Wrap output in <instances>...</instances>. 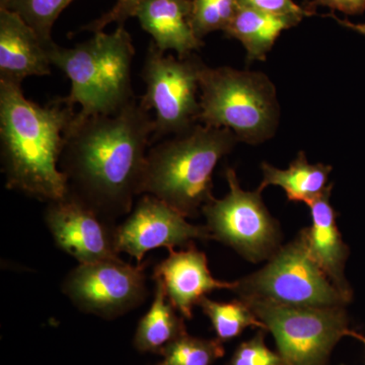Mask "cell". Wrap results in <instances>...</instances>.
<instances>
[{"label":"cell","mask_w":365,"mask_h":365,"mask_svg":"<svg viewBox=\"0 0 365 365\" xmlns=\"http://www.w3.org/2000/svg\"><path fill=\"white\" fill-rule=\"evenodd\" d=\"M186 216L151 195H143L128 217L116 227L119 253H126L141 264L151 250L182 248L195 240H211L208 228L187 222Z\"/></svg>","instance_id":"obj_11"},{"label":"cell","mask_w":365,"mask_h":365,"mask_svg":"<svg viewBox=\"0 0 365 365\" xmlns=\"http://www.w3.org/2000/svg\"><path fill=\"white\" fill-rule=\"evenodd\" d=\"M155 119L136 100L114 115L79 117L66 133L60 170L69 195L105 220L130 213L141 195Z\"/></svg>","instance_id":"obj_1"},{"label":"cell","mask_w":365,"mask_h":365,"mask_svg":"<svg viewBox=\"0 0 365 365\" xmlns=\"http://www.w3.org/2000/svg\"><path fill=\"white\" fill-rule=\"evenodd\" d=\"M237 143L232 131L200 123L162 139L148 150L141 195L155 197L186 217L196 216L215 199L213 170Z\"/></svg>","instance_id":"obj_3"},{"label":"cell","mask_w":365,"mask_h":365,"mask_svg":"<svg viewBox=\"0 0 365 365\" xmlns=\"http://www.w3.org/2000/svg\"><path fill=\"white\" fill-rule=\"evenodd\" d=\"M332 187L317 200L309 204L311 227L304 228L307 249L322 270L332 281L346 299H352V290L346 280L344 270L347 261V245L343 242L342 235L338 228L337 213L330 202Z\"/></svg>","instance_id":"obj_15"},{"label":"cell","mask_w":365,"mask_h":365,"mask_svg":"<svg viewBox=\"0 0 365 365\" xmlns=\"http://www.w3.org/2000/svg\"><path fill=\"white\" fill-rule=\"evenodd\" d=\"M302 19L294 16H276L240 6L225 33L227 37L242 43L249 61H264L281 33L299 25Z\"/></svg>","instance_id":"obj_18"},{"label":"cell","mask_w":365,"mask_h":365,"mask_svg":"<svg viewBox=\"0 0 365 365\" xmlns=\"http://www.w3.org/2000/svg\"><path fill=\"white\" fill-rule=\"evenodd\" d=\"M278 121L275 86L267 76L203 64L199 123L227 129L242 143L259 144L274 135Z\"/></svg>","instance_id":"obj_5"},{"label":"cell","mask_w":365,"mask_h":365,"mask_svg":"<svg viewBox=\"0 0 365 365\" xmlns=\"http://www.w3.org/2000/svg\"><path fill=\"white\" fill-rule=\"evenodd\" d=\"M47 48L18 14L0 9V81L21 86L30 76L51 73Z\"/></svg>","instance_id":"obj_14"},{"label":"cell","mask_w":365,"mask_h":365,"mask_svg":"<svg viewBox=\"0 0 365 365\" xmlns=\"http://www.w3.org/2000/svg\"><path fill=\"white\" fill-rule=\"evenodd\" d=\"M239 6L262 13L276 16H294L304 18L314 14L304 7L297 6L294 0H237Z\"/></svg>","instance_id":"obj_26"},{"label":"cell","mask_w":365,"mask_h":365,"mask_svg":"<svg viewBox=\"0 0 365 365\" xmlns=\"http://www.w3.org/2000/svg\"><path fill=\"white\" fill-rule=\"evenodd\" d=\"M45 222L57 247L79 264L119 258L116 227L76 197L47 203Z\"/></svg>","instance_id":"obj_12"},{"label":"cell","mask_w":365,"mask_h":365,"mask_svg":"<svg viewBox=\"0 0 365 365\" xmlns=\"http://www.w3.org/2000/svg\"><path fill=\"white\" fill-rule=\"evenodd\" d=\"M168 299L184 319L193 318L194 307L215 289H234L235 282L215 279L208 267L206 255L193 244L181 251H170L168 258L153 271Z\"/></svg>","instance_id":"obj_13"},{"label":"cell","mask_w":365,"mask_h":365,"mask_svg":"<svg viewBox=\"0 0 365 365\" xmlns=\"http://www.w3.org/2000/svg\"><path fill=\"white\" fill-rule=\"evenodd\" d=\"M135 16L163 53L174 51L185 58L203 47L192 24V0H145Z\"/></svg>","instance_id":"obj_16"},{"label":"cell","mask_w":365,"mask_h":365,"mask_svg":"<svg viewBox=\"0 0 365 365\" xmlns=\"http://www.w3.org/2000/svg\"><path fill=\"white\" fill-rule=\"evenodd\" d=\"M263 331L239 345L228 365H282L279 354L266 345Z\"/></svg>","instance_id":"obj_24"},{"label":"cell","mask_w":365,"mask_h":365,"mask_svg":"<svg viewBox=\"0 0 365 365\" xmlns=\"http://www.w3.org/2000/svg\"><path fill=\"white\" fill-rule=\"evenodd\" d=\"M237 0H192V24L197 37L227 30L239 9Z\"/></svg>","instance_id":"obj_23"},{"label":"cell","mask_w":365,"mask_h":365,"mask_svg":"<svg viewBox=\"0 0 365 365\" xmlns=\"http://www.w3.org/2000/svg\"><path fill=\"white\" fill-rule=\"evenodd\" d=\"M158 365H212L225 355V347L218 339H201L188 334L170 343L162 352Z\"/></svg>","instance_id":"obj_22"},{"label":"cell","mask_w":365,"mask_h":365,"mask_svg":"<svg viewBox=\"0 0 365 365\" xmlns=\"http://www.w3.org/2000/svg\"><path fill=\"white\" fill-rule=\"evenodd\" d=\"M267 261L260 270L235 281L232 292L239 299L295 307H345L350 302L314 260L302 230Z\"/></svg>","instance_id":"obj_6"},{"label":"cell","mask_w":365,"mask_h":365,"mask_svg":"<svg viewBox=\"0 0 365 365\" xmlns=\"http://www.w3.org/2000/svg\"><path fill=\"white\" fill-rule=\"evenodd\" d=\"M331 16L337 21L339 25L345 26V28L350 29V30L354 31V32L360 34V35L364 36L365 37V24H354L352 21L348 20H341L337 16L331 14Z\"/></svg>","instance_id":"obj_28"},{"label":"cell","mask_w":365,"mask_h":365,"mask_svg":"<svg viewBox=\"0 0 365 365\" xmlns=\"http://www.w3.org/2000/svg\"><path fill=\"white\" fill-rule=\"evenodd\" d=\"M318 6L329 7L332 11H338L348 16L361 14L365 11V0H312L306 9L311 13Z\"/></svg>","instance_id":"obj_27"},{"label":"cell","mask_w":365,"mask_h":365,"mask_svg":"<svg viewBox=\"0 0 365 365\" xmlns=\"http://www.w3.org/2000/svg\"><path fill=\"white\" fill-rule=\"evenodd\" d=\"M185 334L184 318L170 304L160 283L155 282V297L137 326L134 347L139 352L162 354L170 343Z\"/></svg>","instance_id":"obj_19"},{"label":"cell","mask_w":365,"mask_h":365,"mask_svg":"<svg viewBox=\"0 0 365 365\" xmlns=\"http://www.w3.org/2000/svg\"><path fill=\"white\" fill-rule=\"evenodd\" d=\"M349 336H352L353 338H356L359 341H361L365 346V337L364 336L360 335V334H357L356 332H353V331H350Z\"/></svg>","instance_id":"obj_29"},{"label":"cell","mask_w":365,"mask_h":365,"mask_svg":"<svg viewBox=\"0 0 365 365\" xmlns=\"http://www.w3.org/2000/svg\"><path fill=\"white\" fill-rule=\"evenodd\" d=\"M242 300L272 334L282 365H328L334 347L349 336L345 307H295Z\"/></svg>","instance_id":"obj_8"},{"label":"cell","mask_w":365,"mask_h":365,"mask_svg":"<svg viewBox=\"0 0 365 365\" xmlns=\"http://www.w3.org/2000/svg\"><path fill=\"white\" fill-rule=\"evenodd\" d=\"M73 0H0V9H9L20 16L51 49L56 44L52 39V28L60 14Z\"/></svg>","instance_id":"obj_21"},{"label":"cell","mask_w":365,"mask_h":365,"mask_svg":"<svg viewBox=\"0 0 365 365\" xmlns=\"http://www.w3.org/2000/svg\"><path fill=\"white\" fill-rule=\"evenodd\" d=\"M227 195L202 208L210 239L234 249L247 261L269 260L281 247L282 232L263 200L261 191H245L232 168L225 170Z\"/></svg>","instance_id":"obj_9"},{"label":"cell","mask_w":365,"mask_h":365,"mask_svg":"<svg viewBox=\"0 0 365 365\" xmlns=\"http://www.w3.org/2000/svg\"><path fill=\"white\" fill-rule=\"evenodd\" d=\"M145 0H118L111 11L103 14L97 20L85 26V30L93 33L103 32V30L112 23L123 26L124 21L135 16L137 9Z\"/></svg>","instance_id":"obj_25"},{"label":"cell","mask_w":365,"mask_h":365,"mask_svg":"<svg viewBox=\"0 0 365 365\" xmlns=\"http://www.w3.org/2000/svg\"><path fill=\"white\" fill-rule=\"evenodd\" d=\"M76 114L59 98L41 106L25 97L21 86L0 81V150L7 189L47 203L67 195L59 163Z\"/></svg>","instance_id":"obj_2"},{"label":"cell","mask_w":365,"mask_h":365,"mask_svg":"<svg viewBox=\"0 0 365 365\" xmlns=\"http://www.w3.org/2000/svg\"><path fill=\"white\" fill-rule=\"evenodd\" d=\"M198 306L210 319L217 339L222 342L239 337L247 328L267 331L249 304L241 299L230 302H218L205 297L200 300Z\"/></svg>","instance_id":"obj_20"},{"label":"cell","mask_w":365,"mask_h":365,"mask_svg":"<svg viewBox=\"0 0 365 365\" xmlns=\"http://www.w3.org/2000/svg\"><path fill=\"white\" fill-rule=\"evenodd\" d=\"M144 267L120 258L79 264L64 280L62 290L83 313L118 318L145 299Z\"/></svg>","instance_id":"obj_10"},{"label":"cell","mask_w":365,"mask_h":365,"mask_svg":"<svg viewBox=\"0 0 365 365\" xmlns=\"http://www.w3.org/2000/svg\"><path fill=\"white\" fill-rule=\"evenodd\" d=\"M93 38L72 48L55 44L50 61L71 81V93L59 98L64 104L81 106L79 117L108 116L136 100L131 67L135 48L130 34L119 26L115 32L93 33Z\"/></svg>","instance_id":"obj_4"},{"label":"cell","mask_w":365,"mask_h":365,"mask_svg":"<svg viewBox=\"0 0 365 365\" xmlns=\"http://www.w3.org/2000/svg\"><path fill=\"white\" fill-rule=\"evenodd\" d=\"M203 64L195 54L185 58L167 55L151 41L141 73L146 91L140 103L155 112L153 143L199 124Z\"/></svg>","instance_id":"obj_7"},{"label":"cell","mask_w":365,"mask_h":365,"mask_svg":"<svg viewBox=\"0 0 365 365\" xmlns=\"http://www.w3.org/2000/svg\"><path fill=\"white\" fill-rule=\"evenodd\" d=\"M331 172V165L311 163L306 153L300 151L285 170L277 169L267 163H262L263 180L258 190L262 192L269 186L280 187L284 190L288 200L309 206L333 186L328 184Z\"/></svg>","instance_id":"obj_17"}]
</instances>
